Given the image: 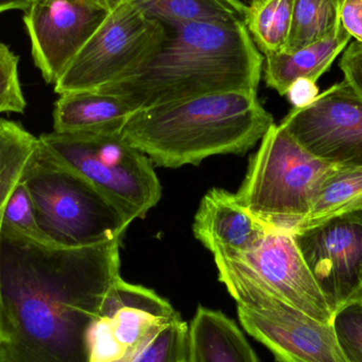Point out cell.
Instances as JSON below:
<instances>
[{"mask_svg": "<svg viewBox=\"0 0 362 362\" xmlns=\"http://www.w3.org/2000/svg\"><path fill=\"white\" fill-rule=\"evenodd\" d=\"M40 144L88 180L133 223L157 206L163 187L152 160L119 134H44Z\"/></svg>", "mask_w": 362, "mask_h": 362, "instance_id": "cell-6", "label": "cell"}, {"mask_svg": "<svg viewBox=\"0 0 362 362\" xmlns=\"http://www.w3.org/2000/svg\"><path fill=\"white\" fill-rule=\"evenodd\" d=\"M144 346H146V344H144ZM144 346H141V348L139 349H136V350L132 351V352L127 353V354L125 355L124 357H122V358L117 359V361H112L110 362H134V361H135L136 356L138 355V353L141 351V349L144 348Z\"/></svg>", "mask_w": 362, "mask_h": 362, "instance_id": "cell-32", "label": "cell"}, {"mask_svg": "<svg viewBox=\"0 0 362 362\" xmlns=\"http://www.w3.org/2000/svg\"><path fill=\"white\" fill-rule=\"evenodd\" d=\"M187 362H259L235 322L199 305L189 327Z\"/></svg>", "mask_w": 362, "mask_h": 362, "instance_id": "cell-16", "label": "cell"}, {"mask_svg": "<svg viewBox=\"0 0 362 362\" xmlns=\"http://www.w3.org/2000/svg\"><path fill=\"white\" fill-rule=\"evenodd\" d=\"M18 61V57L0 42V114H23L27 106L19 83Z\"/></svg>", "mask_w": 362, "mask_h": 362, "instance_id": "cell-26", "label": "cell"}, {"mask_svg": "<svg viewBox=\"0 0 362 362\" xmlns=\"http://www.w3.org/2000/svg\"><path fill=\"white\" fill-rule=\"evenodd\" d=\"M300 252L333 313L362 288V210L293 233Z\"/></svg>", "mask_w": 362, "mask_h": 362, "instance_id": "cell-11", "label": "cell"}, {"mask_svg": "<svg viewBox=\"0 0 362 362\" xmlns=\"http://www.w3.org/2000/svg\"><path fill=\"white\" fill-rule=\"evenodd\" d=\"M358 210H362V168L338 167L321 185L308 217L298 230Z\"/></svg>", "mask_w": 362, "mask_h": 362, "instance_id": "cell-21", "label": "cell"}, {"mask_svg": "<svg viewBox=\"0 0 362 362\" xmlns=\"http://www.w3.org/2000/svg\"><path fill=\"white\" fill-rule=\"evenodd\" d=\"M159 48L135 69L95 91L134 112L223 91L257 93L264 57L243 21L165 28Z\"/></svg>", "mask_w": 362, "mask_h": 362, "instance_id": "cell-2", "label": "cell"}, {"mask_svg": "<svg viewBox=\"0 0 362 362\" xmlns=\"http://www.w3.org/2000/svg\"><path fill=\"white\" fill-rule=\"evenodd\" d=\"M212 255L218 276L250 283L312 318L331 323L333 310L310 274L291 232L268 229L262 242L252 250L216 251Z\"/></svg>", "mask_w": 362, "mask_h": 362, "instance_id": "cell-9", "label": "cell"}, {"mask_svg": "<svg viewBox=\"0 0 362 362\" xmlns=\"http://www.w3.org/2000/svg\"><path fill=\"white\" fill-rule=\"evenodd\" d=\"M265 227L240 204L235 194L211 189L200 202L193 223L194 236L210 252H247L267 233Z\"/></svg>", "mask_w": 362, "mask_h": 362, "instance_id": "cell-14", "label": "cell"}, {"mask_svg": "<svg viewBox=\"0 0 362 362\" xmlns=\"http://www.w3.org/2000/svg\"><path fill=\"white\" fill-rule=\"evenodd\" d=\"M4 361V353H2V349L1 346H0V362Z\"/></svg>", "mask_w": 362, "mask_h": 362, "instance_id": "cell-34", "label": "cell"}, {"mask_svg": "<svg viewBox=\"0 0 362 362\" xmlns=\"http://www.w3.org/2000/svg\"><path fill=\"white\" fill-rule=\"evenodd\" d=\"M133 110L115 95L95 90L59 95L53 110V129L59 134H119Z\"/></svg>", "mask_w": 362, "mask_h": 362, "instance_id": "cell-15", "label": "cell"}, {"mask_svg": "<svg viewBox=\"0 0 362 362\" xmlns=\"http://www.w3.org/2000/svg\"><path fill=\"white\" fill-rule=\"evenodd\" d=\"M293 108H303L310 105L319 95L316 82L308 78H298L289 86L286 93Z\"/></svg>", "mask_w": 362, "mask_h": 362, "instance_id": "cell-29", "label": "cell"}, {"mask_svg": "<svg viewBox=\"0 0 362 362\" xmlns=\"http://www.w3.org/2000/svg\"><path fill=\"white\" fill-rule=\"evenodd\" d=\"M108 13L86 0H33L23 21L34 63L48 84H57Z\"/></svg>", "mask_w": 362, "mask_h": 362, "instance_id": "cell-13", "label": "cell"}, {"mask_svg": "<svg viewBox=\"0 0 362 362\" xmlns=\"http://www.w3.org/2000/svg\"><path fill=\"white\" fill-rule=\"evenodd\" d=\"M37 142L38 138L31 135L23 125L0 119V244L4 208L13 189L23 177ZM6 339L0 291V346Z\"/></svg>", "mask_w": 362, "mask_h": 362, "instance_id": "cell-19", "label": "cell"}, {"mask_svg": "<svg viewBox=\"0 0 362 362\" xmlns=\"http://www.w3.org/2000/svg\"><path fill=\"white\" fill-rule=\"evenodd\" d=\"M238 306L243 329L279 362H346L332 323L320 322L245 281L218 276Z\"/></svg>", "mask_w": 362, "mask_h": 362, "instance_id": "cell-7", "label": "cell"}, {"mask_svg": "<svg viewBox=\"0 0 362 362\" xmlns=\"http://www.w3.org/2000/svg\"><path fill=\"white\" fill-rule=\"evenodd\" d=\"M340 352L346 362H362V308L350 302L334 313L331 321Z\"/></svg>", "mask_w": 362, "mask_h": 362, "instance_id": "cell-25", "label": "cell"}, {"mask_svg": "<svg viewBox=\"0 0 362 362\" xmlns=\"http://www.w3.org/2000/svg\"><path fill=\"white\" fill-rule=\"evenodd\" d=\"M1 238L38 247H59L40 228L31 196L21 180L13 189L4 208Z\"/></svg>", "mask_w": 362, "mask_h": 362, "instance_id": "cell-23", "label": "cell"}, {"mask_svg": "<svg viewBox=\"0 0 362 362\" xmlns=\"http://www.w3.org/2000/svg\"><path fill=\"white\" fill-rule=\"evenodd\" d=\"M1 362H4V361H1Z\"/></svg>", "mask_w": 362, "mask_h": 362, "instance_id": "cell-36", "label": "cell"}, {"mask_svg": "<svg viewBox=\"0 0 362 362\" xmlns=\"http://www.w3.org/2000/svg\"><path fill=\"white\" fill-rule=\"evenodd\" d=\"M344 81L362 98V44L353 42L344 50L339 63Z\"/></svg>", "mask_w": 362, "mask_h": 362, "instance_id": "cell-27", "label": "cell"}, {"mask_svg": "<svg viewBox=\"0 0 362 362\" xmlns=\"http://www.w3.org/2000/svg\"><path fill=\"white\" fill-rule=\"evenodd\" d=\"M90 4H95L98 8H103V10L110 12V11L116 8L117 6H120L125 0H86Z\"/></svg>", "mask_w": 362, "mask_h": 362, "instance_id": "cell-31", "label": "cell"}, {"mask_svg": "<svg viewBox=\"0 0 362 362\" xmlns=\"http://www.w3.org/2000/svg\"><path fill=\"white\" fill-rule=\"evenodd\" d=\"M21 181L40 228L57 246L81 248L121 240L131 225L110 200L40 141Z\"/></svg>", "mask_w": 362, "mask_h": 362, "instance_id": "cell-4", "label": "cell"}, {"mask_svg": "<svg viewBox=\"0 0 362 362\" xmlns=\"http://www.w3.org/2000/svg\"><path fill=\"white\" fill-rule=\"evenodd\" d=\"M165 36L159 21L148 17L135 0H125L108 13L72 59L54 85L55 93L97 90L141 65Z\"/></svg>", "mask_w": 362, "mask_h": 362, "instance_id": "cell-8", "label": "cell"}, {"mask_svg": "<svg viewBox=\"0 0 362 362\" xmlns=\"http://www.w3.org/2000/svg\"><path fill=\"white\" fill-rule=\"evenodd\" d=\"M187 342L189 327L177 314L146 342L134 362H187Z\"/></svg>", "mask_w": 362, "mask_h": 362, "instance_id": "cell-24", "label": "cell"}, {"mask_svg": "<svg viewBox=\"0 0 362 362\" xmlns=\"http://www.w3.org/2000/svg\"><path fill=\"white\" fill-rule=\"evenodd\" d=\"M178 313L152 289L119 279L89 333V362H110L144 346Z\"/></svg>", "mask_w": 362, "mask_h": 362, "instance_id": "cell-12", "label": "cell"}, {"mask_svg": "<svg viewBox=\"0 0 362 362\" xmlns=\"http://www.w3.org/2000/svg\"><path fill=\"white\" fill-rule=\"evenodd\" d=\"M274 123L255 91H223L137 110L121 135L157 167L177 169L245 155Z\"/></svg>", "mask_w": 362, "mask_h": 362, "instance_id": "cell-3", "label": "cell"}, {"mask_svg": "<svg viewBox=\"0 0 362 362\" xmlns=\"http://www.w3.org/2000/svg\"><path fill=\"white\" fill-rule=\"evenodd\" d=\"M354 301L359 303V305H361L362 308V288L361 289V291H359V293L357 295L356 299H355Z\"/></svg>", "mask_w": 362, "mask_h": 362, "instance_id": "cell-33", "label": "cell"}, {"mask_svg": "<svg viewBox=\"0 0 362 362\" xmlns=\"http://www.w3.org/2000/svg\"><path fill=\"white\" fill-rule=\"evenodd\" d=\"M281 125L310 154L342 168H362V98L346 81L313 103L293 108Z\"/></svg>", "mask_w": 362, "mask_h": 362, "instance_id": "cell-10", "label": "cell"}, {"mask_svg": "<svg viewBox=\"0 0 362 362\" xmlns=\"http://www.w3.org/2000/svg\"><path fill=\"white\" fill-rule=\"evenodd\" d=\"M148 17L165 28L200 21H243L247 4L242 0H135Z\"/></svg>", "mask_w": 362, "mask_h": 362, "instance_id": "cell-18", "label": "cell"}, {"mask_svg": "<svg viewBox=\"0 0 362 362\" xmlns=\"http://www.w3.org/2000/svg\"><path fill=\"white\" fill-rule=\"evenodd\" d=\"M261 141L236 197L268 229L293 234L338 167L310 154L281 124L274 123Z\"/></svg>", "mask_w": 362, "mask_h": 362, "instance_id": "cell-5", "label": "cell"}, {"mask_svg": "<svg viewBox=\"0 0 362 362\" xmlns=\"http://www.w3.org/2000/svg\"><path fill=\"white\" fill-rule=\"evenodd\" d=\"M295 0H251L245 25L262 54L283 52L288 42Z\"/></svg>", "mask_w": 362, "mask_h": 362, "instance_id": "cell-20", "label": "cell"}, {"mask_svg": "<svg viewBox=\"0 0 362 362\" xmlns=\"http://www.w3.org/2000/svg\"><path fill=\"white\" fill-rule=\"evenodd\" d=\"M351 35L340 23L337 31L325 40L291 52L266 55L264 78L269 88L286 95L289 86L298 78L317 81L331 68L336 57L346 48Z\"/></svg>", "mask_w": 362, "mask_h": 362, "instance_id": "cell-17", "label": "cell"}, {"mask_svg": "<svg viewBox=\"0 0 362 362\" xmlns=\"http://www.w3.org/2000/svg\"><path fill=\"white\" fill-rule=\"evenodd\" d=\"M340 25V0H295L286 52L333 35Z\"/></svg>", "mask_w": 362, "mask_h": 362, "instance_id": "cell-22", "label": "cell"}, {"mask_svg": "<svg viewBox=\"0 0 362 362\" xmlns=\"http://www.w3.org/2000/svg\"><path fill=\"white\" fill-rule=\"evenodd\" d=\"M33 0H0V13L11 10L25 11Z\"/></svg>", "mask_w": 362, "mask_h": 362, "instance_id": "cell-30", "label": "cell"}, {"mask_svg": "<svg viewBox=\"0 0 362 362\" xmlns=\"http://www.w3.org/2000/svg\"><path fill=\"white\" fill-rule=\"evenodd\" d=\"M340 23L351 37L362 44V0H342Z\"/></svg>", "mask_w": 362, "mask_h": 362, "instance_id": "cell-28", "label": "cell"}, {"mask_svg": "<svg viewBox=\"0 0 362 362\" xmlns=\"http://www.w3.org/2000/svg\"><path fill=\"white\" fill-rule=\"evenodd\" d=\"M342 0H340V4H341Z\"/></svg>", "mask_w": 362, "mask_h": 362, "instance_id": "cell-35", "label": "cell"}, {"mask_svg": "<svg viewBox=\"0 0 362 362\" xmlns=\"http://www.w3.org/2000/svg\"><path fill=\"white\" fill-rule=\"evenodd\" d=\"M120 243L65 248L1 238L4 362H89L91 327L121 278Z\"/></svg>", "mask_w": 362, "mask_h": 362, "instance_id": "cell-1", "label": "cell"}]
</instances>
